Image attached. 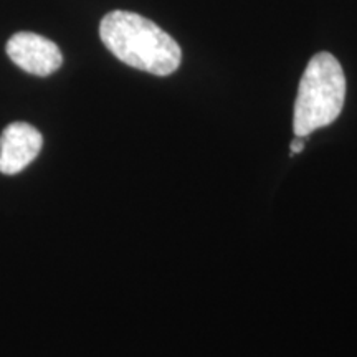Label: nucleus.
Returning a JSON list of instances; mask_svg holds the SVG:
<instances>
[{"label":"nucleus","mask_w":357,"mask_h":357,"mask_svg":"<svg viewBox=\"0 0 357 357\" xmlns=\"http://www.w3.org/2000/svg\"><path fill=\"white\" fill-rule=\"evenodd\" d=\"M100 37L113 55L132 68L169 77L178 68L182 52L167 32L139 13L114 10L100 24Z\"/></svg>","instance_id":"1"},{"label":"nucleus","mask_w":357,"mask_h":357,"mask_svg":"<svg viewBox=\"0 0 357 357\" xmlns=\"http://www.w3.org/2000/svg\"><path fill=\"white\" fill-rule=\"evenodd\" d=\"M344 100L346 77L341 63L331 53H316L303 73L294 101V136L307 137L316 129L336 121Z\"/></svg>","instance_id":"2"},{"label":"nucleus","mask_w":357,"mask_h":357,"mask_svg":"<svg viewBox=\"0 0 357 357\" xmlns=\"http://www.w3.org/2000/svg\"><path fill=\"white\" fill-rule=\"evenodd\" d=\"M6 52L19 68L35 77H48L63 63L58 45L32 32L13 35L6 45Z\"/></svg>","instance_id":"3"},{"label":"nucleus","mask_w":357,"mask_h":357,"mask_svg":"<svg viewBox=\"0 0 357 357\" xmlns=\"http://www.w3.org/2000/svg\"><path fill=\"white\" fill-rule=\"evenodd\" d=\"M43 137L29 123H12L0 136V172L6 176L19 174L42 151Z\"/></svg>","instance_id":"4"},{"label":"nucleus","mask_w":357,"mask_h":357,"mask_svg":"<svg viewBox=\"0 0 357 357\" xmlns=\"http://www.w3.org/2000/svg\"><path fill=\"white\" fill-rule=\"evenodd\" d=\"M305 141H306V137H301V136L294 137V139L291 141V146H289V149H291V153H289V155L303 153V149H305Z\"/></svg>","instance_id":"5"}]
</instances>
